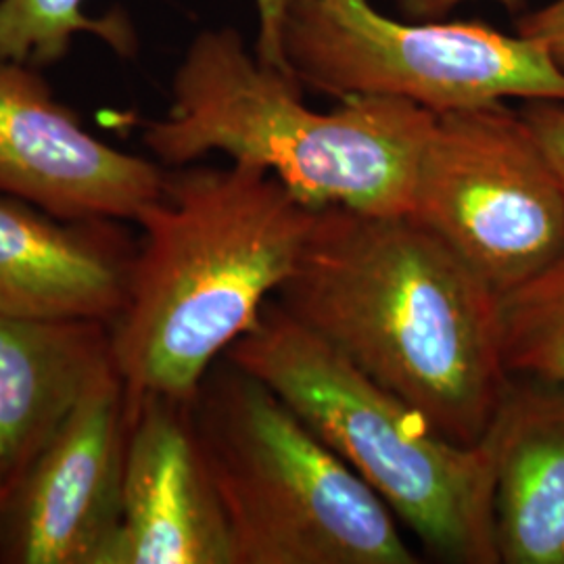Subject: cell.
I'll return each mask as SVG.
<instances>
[{"label": "cell", "mask_w": 564, "mask_h": 564, "mask_svg": "<svg viewBox=\"0 0 564 564\" xmlns=\"http://www.w3.org/2000/svg\"><path fill=\"white\" fill-rule=\"evenodd\" d=\"M274 302L449 442H484L505 400L500 295L410 214L316 209Z\"/></svg>", "instance_id": "obj_1"}, {"label": "cell", "mask_w": 564, "mask_h": 564, "mask_svg": "<svg viewBox=\"0 0 564 564\" xmlns=\"http://www.w3.org/2000/svg\"><path fill=\"white\" fill-rule=\"evenodd\" d=\"M316 209L249 163L165 170L137 216L128 297L111 324L130 400H193L300 260Z\"/></svg>", "instance_id": "obj_2"}, {"label": "cell", "mask_w": 564, "mask_h": 564, "mask_svg": "<svg viewBox=\"0 0 564 564\" xmlns=\"http://www.w3.org/2000/svg\"><path fill=\"white\" fill-rule=\"evenodd\" d=\"M435 118L395 97H349L316 111L297 82L249 55L239 32L209 30L188 46L172 105L142 141L170 167L214 151L256 165L314 209L410 214Z\"/></svg>", "instance_id": "obj_3"}, {"label": "cell", "mask_w": 564, "mask_h": 564, "mask_svg": "<svg viewBox=\"0 0 564 564\" xmlns=\"http://www.w3.org/2000/svg\"><path fill=\"white\" fill-rule=\"evenodd\" d=\"M224 358L268 384L431 556L500 564L489 433L477 445L449 442L274 297Z\"/></svg>", "instance_id": "obj_4"}, {"label": "cell", "mask_w": 564, "mask_h": 564, "mask_svg": "<svg viewBox=\"0 0 564 564\" xmlns=\"http://www.w3.org/2000/svg\"><path fill=\"white\" fill-rule=\"evenodd\" d=\"M193 421L235 564H414L400 521L260 379L220 358Z\"/></svg>", "instance_id": "obj_5"}, {"label": "cell", "mask_w": 564, "mask_h": 564, "mask_svg": "<svg viewBox=\"0 0 564 564\" xmlns=\"http://www.w3.org/2000/svg\"><path fill=\"white\" fill-rule=\"evenodd\" d=\"M258 59L335 99L395 97L433 113L506 99L564 102L544 44L484 21H398L368 0H284Z\"/></svg>", "instance_id": "obj_6"}, {"label": "cell", "mask_w": 564, "mask_h": 564, "mask_svg": "<svg viewBox=\"0 0 564 564\" xmlns=\"http://www.w3.org/2000/svg\"><path fill=\"white\" fill-rule=\"evenodd\" d=\"M500 297L564 256V195L521 111L505 101L437 113L412 212Z\"/></svg>", "instance_id": "obj_7"}, {"label": "cell", "mask_w": 564, "mask_h": 564, "mask_svg": "<svg viewBox=\"0 0 564 564\" xmlns=\"http://www.w3.org/2000/svg\"><path fill=\"white\" fill-rule=\"evenodd\" d=\"M128 433L130 393L113 366L0 508V563H101L120 523Z\"/></svg>", "instance_id": "obj_8"}, {"label": "cell", "mask_w": 564, "mask_h": 564, "mask_svg": "<svg viewBox=\"0 0 564 564\" xmlns=\"http://www.w3.org/2000/svg\"><path fill=\"white\" fill-rule=\"evenodd\" d=\"M163 178L158 163L86 132L36 67L0 63V195L63 220L134 223Z\"/></svg>", "instance_id": "obj_9"}, {"label": "cell", "mask_w": 564, "mask_h": 564, "mask_svg": "<svg viewBox=\"0 0 564 564\" xmlns=\"http://www.w3.org/2000/svg\"><path fill=\"white\" fill-rule=\"evenodd\" d=\"M99 564H235L193 400H130L120 523Z\"/></svg>", "instance_id": "obj_10"}, {"label": "cell", "mask_w": 564, "mask_h": 564, "mask_svg": "<svg viewBox=\"0 0 564 564\" xmlns=\"http://www.w3.org/2000/svg\"><path fill=\"white\" fill-rule=\"evenodd\" d=\"M137 241L116 220H63L0 195V316L113 324Z\"/></svg>", "instance_id": "obj_11"}, {"label": "cell", "mask_w": 564, "mask_h": 564, "mask_svg": "<svg viewBox=\"0 0 564 564\" xmlns=\"http://www.w3.org/2000/svg\"><path fill=\"white\" fill-rule=\"evenodd\" d=\"M111 368V324L0 316V508Z\"/></svg>", "instance_id": "obj_12"}, {"label": "cell", "mask_w": 564, "mask_h": 564, "mask_svg": "<svg viewBox=\"0 0 564 564\" xmlns=\"http://www.w3.org/2000/svg\"><path fill=\"white\" fill-rule=\"evenodd\" d=\"M489 440L500 563L564 564V387L510 375Z\"/></svg>", "instance_id": "obj_13"}, {"label": "cell", "mask_w": 564, "mask_h": 564, "mask_svg": "<svg viewBox=\"0 0 564 564\" xmlns=\"http://www.w3.org/2000/svg\"><path fill=\"white\" fill-rule=\"evenodd\" d=\"M84 0H0V63L32 67L63 59L80 32L111 44L120 55H132L137 36L126 15L93 20L82 13ZM284 0H256L260 13V39L279 20Z\"/></svg>", "instance_id": "obj_14"}, {"label": "cell", "mask_w": 564, "mask_h": 564, "mask_svg": "<svg viewBox=\"0 0 564 564\" xmlns=\"http://www.w3.org/2000/svg\"><path fill=\"white\" fill-rule=\"evenodd\" d=\"M500 339L508 375L564 387V256L500 297Z\"/></svg>", "instance_id": "obj_15"}, {"label": "cell", "mask_w": 564, "mask_h": 564, "mask_svg": "<svg viewBox=\"0 0 564 564\" xmlns=\"http://www.w3.org/2000/svg\"><path fill=\"white\" fill-rule=\"evenodd\" d=\"M521 113L542 144L564 195V102L527 101Z\"/></svg>", "instance_id": "obj_16"}, {"label": "cell", "mask_w": 564, "mask_h": 564, "mask_svg": "<svg viewBox=\"0 0 564 564\" xmlns=\"http://www.w3.org/2000/svg\"><path fill=\"white\" fill-rule=\"evenodd\" d=\"M517 34L542 42L552 59L564 69V0H552L540 11L517 20Z\"/></svg>", "instance_id": "obj_17"}, {"label": "cell", "mask_w": 564, "mask_h": 564, "mask_svg": "<svg viewBox=\"0 0 564 564\" xmlns=\"http://www.w3.org/2000/svg\"><path fill=\"white\" fill-rule=\"evenodd\" d=\"M464 0H400V9L412 20L435 21L444 18L452 9L463 4ZM508 11L517 13L524 7V0H496Z\"/></svg>", "instance_id": "obj_18"}]
</instances>
